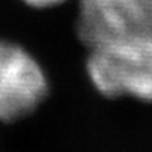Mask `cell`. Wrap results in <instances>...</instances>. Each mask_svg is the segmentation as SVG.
<instances>
[{"label":"cell","mask_w":152,"mask_h":152,"mask_svg":"<svg viewBox=\"0 0 152 152\" xmlns=\"http://www.w3.org/2000/svg\"><path fill=\"white\" fill-rule=\"evenodd\" d=\"M76 33L88 48L124 37L152 36V0H79Z\"/></svg>","instance_id":"2"},{"label":"cell","mask_w":152,"mask_h":152,"mask_svg":"<svg viewBox=\"0 0 152 152\" xmlns=\"http://www.w3.org/2000/svg\"><path fill=\"white\" fill-rule=\"evenodd\" d=\"M88 50L87 75L101 95L152 102V36L116 39Z\"/></svg>","instance_id":"1"},{"label":"cell","mask_w":152,"mask_h":152,"mask_svg":"<svg viewBox=\"0 0 152 152\" xmlns=\"http://www.w3.org/2000/svg\"><path fill=\"white\" fill-rule=\"evenodd\" d=\"M48 93L44 68L25 48L0 40V121L33 113Z\"/></svg>","instance_id":"3"},{"label":"cell","mask_w":152,"mask_h":152,"mask_svg":"<svg viewBox=\"0 0 152 152\" xmlns=\"http://www.w3.org/2000/svg\"><path fill=\"white\" fill-rule=\"evenodd\" d=\"M23 3H26L28 6H33V8L37 10H45V8H54L58 5H62L68 2V0H22Z\"/></svg>","instance_id":"4"}]
</instances>
